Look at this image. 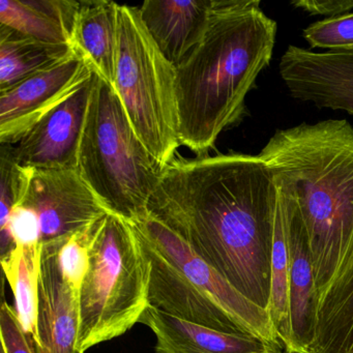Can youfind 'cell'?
Instances as JSON below:
<instances>
[{
    "label": "cell",
    "instance_id": "1",
    "mask_svg": "<svg viewBox=\"0 0 353 353\" xmlns=\"http://www.w3.org/2000/svg\"><path fill=\"white\" fill-rule=\"evenodd\" d=\"M276 200L274 174L258 154H208L165 167L148 214L268 310Z\"/></svg>",
    "mask_w": 353,
    "mask_h": 353
},
{
    "label": "cell",
    "instance_id": "2",
    "mask_svg": "<svg viewBox=\"0 0 353 353\" xmlns=\"http://www.w3.org/2000/svg\"><path fill=\"white\" fill-rule=\"evenodd\" d=\"M260 5L212 0L203 39L175 68L179 140L197 157L243 121L247 94L272 61L278 26Z\"/></svg>",
    "mask_w": 353,
    "mask_h": 353
},
{
    "label": "cell",
    "instance_id": "3",
    "mask_svg": "<svg viewBox=\"0 0 353 353\" xmlns=\"http://www.w3.org/2000/svg\"><path fill=\"white\" fill-rule=\"evenodd\" d=\"M258 156L299 206L317 305L353 234V127L328 119L278 130Z\"/></svg>",
    "mask_w": 353,
    "mask_h": 353
},
{
    "label": "cell",
    "instance_id": "4",
    "mask_svg": "<svg viewBox=\"0 0 353 353\" xmlns=\"http://www.w3.org/2000/svg\"><path fill=\"white\" fill-rule=\"evenodd\" d=\"M132 224L152 266L150 305L185 321L282 346L268 310L239 292L176 233L148 214Z\"/></svg>",
    "mask_w": 353,
    "mask_h": 353
},
{
    "label": "cell",
    "instance_id": "5",
    "mask_svg": "<svg viewBox=\"0 0 353 353\" xmlns=\"http://www.w3.org/2000/svg\"><path fill=\"white\" fill-rule=\"evenodd\" d=\"M152 266L133 224L105 214L90 228L88 266L79 290L77 350L129 332L150 307Z\"/></svg>",
    "mask_w": 353,
    "mask_h": 353
},
{
    "label": "cell",
    "instance_id": "6",
    "mask_svg": "<svg viewBox=\"0 0 353 353\" xmlns=\"http://www.w3.org/2000/svg\"><path fill=\"white\" fill-rule=\"evenodd\" d=\"M78 170L109 212L131 223L148 214L164 170L138 137L112 84L96 73Z\"/></svg>",
    "mask_w": 353,
    "mask_h": 353
},
{
    "label": "cell",
    "instance_id": "7",
    "mask_svg": "<svg viewBox=\"0 0 353 353\" xmlns=\"http://www.w3.org/2000/svg\"><path fill=\"white\" fill-rule=\"evenodd\" d=\"M119 26L113 88L138 137L165 168L181 146L175 67L148 34L138 8L119 5Z\"/></svg>",
    "mask_w": 353,
    "mask_h": 353
},
{
    "label": "cell",
    "instance_id": "8",
    "mask_svg": "<svg viewBox=\"0 0 353 353\" xmlns=\"http://www.w3.org/2000/svg\"><path fill=\"white\" fill-rule=\"evenodd\" d=\"M19 204L36 214L42 245L84 230L109 212L78 168H28Z\"/></svg>",
    "mask_w": 353,
    "mask_h": 353
},
{
    "label": "cell",
    "instance_id": "9",
    "mask_svg": "<svg viewBox=\"0 0 353 353\" xmlns=\"http://www.w3.org/2000/svg\"><path fill=\"white\" fill-rule=\"evenodd\" d=\"M92 73L85 59L73 50L57 65L0 92V143L17 144Z\"/></svg>",
    "mask_w": 353,
    "mask_h": 353
},
{
    "label": "cell",
    "instance_id": "10",
    "mask_svg": "<svg viewBox=\"0 0 353 353\" xmlns=\"http://www.w3.org/2000/svg\"><path fill=\"white\" fill-rule=\"evenodd\" d=\"M279 72L292 98L353 115V49L314 52L289 46Z\"/></svg>",
    "mask_w": 353,
    "mask_h": 353
},
{
    "label": "cell",
    "instance_id": "11",
    "mask_svg": "<svg viewBox=\"0 0 353 353\" xmlns=\"http://www.w3.org/2000/svg\"><path fill=\"white\" fill-rule=\"evenodd\" d=\"M94 72L67 100L43 117L14 146L20 166L78 168V154L94 86Z\"/></svg>",
    "mask_w": 353,
    "mask_h": 353
},
{
    "label": "cell",
    "instance_id": "12",
    "mask_svg": "<svg viewBox=\"0 0 353 353\" xmlns=\"http://www.w3.org/2000/svg\"><path fill=\"white\" fill-rule=\"evenodd\" d=\"M61 239L43 245L36 353H80L79 288L61 265Z\"/></svg>",
    "mask_w": 353,
    "mask_h": 353
},
{
    "label": "cell",
    "instance_id": "13",
    "mask_svg": "<svg viewBox=\"0 0 353 353\" xmlns=\"http://www.w3.org/2000/svg\"><path fill=\"white\" fill-rule=\"evenodd\" d=\"M276 181V179H274ZM288 216L289 321L290 345L287 352L309 353L314 336L316 287L313 260L305 224L294 197L276 181Z\"/></svg>",
    "mask_w": 353,
    "mask_h": 353
},
{
    "label": "cell",
    "instance_id": "14",
    "mask_svg": "<svg viewBox=\"0 0 353 353\" xmlns=\"http://www.w3.org/2000/svg\"><path fill=\"white\" fill-rule=\"evenodd\" d=\"M139 323L156 336L154 353H280V345L245 334H229L179 319L150 305Z\"/></svg>",
    "mask_w": 353,
    "mask_h": 353
},
{
    "label": "cell",
    "instance_id": "15",
    "mask_svg": "<svg viewBox=\"0 0 353 353\" xmlns=\"http://www.w3.org/2000/svg\"><path fill=\"white\" fill-rule=\"evenodd\" d=\"M212 5V0H148L138 11L162 54L176 68L203 39Z\"/></svg>",
    "mask_w": 353,
    "mask_h": 353
},
{
    "label": "cell",
    "instance_id": "16",
    "mask_svg": "<svg viewBox=\"0 0 353 353\" xmlns=\"http://www.w3.org/2000/svg\"><path fill=\"white\" fill-rule=\"evenodd\" d=\"M309 353H353V234L318 299Z\"/></svg>",
    "mask_w": 353,
    "mask_h": 353
},
{
    "label": "cell",
    "instance_id": "17",
    "mask_svg": "<svg viewBox=\"0 0 353 353\" xmlns=\"http://www.w3.org/2000/svg\"><path fill=\"white\" fill-rule=\"evenodd\" d=\"M119 7L113 1H79L71 34V46L92 71L109 83L114 82L119 51Z\"/></svg>",
    "mask_w": 353,
    "mask_h": 353
},
{
    "label": "cell",
    "instance_id": "18",
    "mask_svg": "<svg viewBox=\"0 0 353 353\" xmlns=\"http://www.w3.org/2000/svg\"><path fill=\"white\" fill-rule=\"evenodd\" d=\"M72 51L71 46L47 44L0 26V92L57 65Z\"/></svg>",
    "mask_w": 353,
    "mask_h": 353
},
{
    "label": "cell",
    "instance_id": "19",
    "mask_svg": "<svg viewBox=\"0 0 353 353\" xmlns=\"http://www.w3.org/2000/svg\"><path fill=\"white\" fill-rule=\"evenodd\" d=\"M42 249V243H17L11 253L0 259L3 274L13 290L18 320L32 345L38 341L39 284Z\"/></svg>",
    "mask_w": 353,
    "mask_h": 353
},
{
    "label": "cell",
    "instance_id": "20",
    "mask_svg": "<svg viewBox=\"0 0 353 353\" xmlns=\"http://www.w3.org/2000/svg\"><path fill=\"white\" fill-rule=\"evenodd\" d=\"M0 24L40 42L71 46L61 26L28 0H0Z\"/></svg>",
    "mask_w": 353,
    "mask_h": 353
},
{
    "label": "cell",
    "instance_id": "21",
    "mask_svg": "<svg viewBox=\"0 0 353 353\" xmlns=\"http://www.w3.org/2000/svg\"><path fill=\"white\" fill-rule=\"evenodd\" d=\"M28 185V168L20 166L14 146L1 144L0 150V229L5 228L16 205L20 203Z\"/></svg>",
    "mask_w": 353,
    "mask_h": 353
},
{
    "label": "cell",
    "instance_id": "22",
    "mask_svg": "<svg viewBox=\"0 0 353 353\" xmlns=\"http://www.w3.org/2000/svg\"><path fill=\"white\" fill-rule=\"evenodd\" d=\"M303 36L311 48L328 51L353 49V14L315 22L303 30Z\"/></svg>",
    "mask_w": 353,
    "mask_h": 353
},
{
    "label": "cell",
    "instance_id": "23",
    "mask_svg": "<svg viewBox=\"0 0 353 353\" xmlns=\"http://www.w3.org/2000/svg\"><path fill=\"white\" fill-rule=\"evenodd\" d=\"M1 347L6 353H36L32 341L22 330L15 310L3 301L0 309Z\"/></svg>",
    "mask_w": 353,
    "mask_h": 353
},
{
    "label": "cell",
    "instance_id": "24",
    "mask_svg": "<svg viewBox=\"0 0 353 353\" xmlns=\"http://www.w3.org/2000/svg\"><path fill=\"white\" fill-rule=\"evenodd\" d=\"M28 1L32 7L46 14L48 17L59 23L69 37L70 43H71V34L77 18L79 1H75V0H28Z\"/></svg>",
    "mask_w": 353,
    "mask_h": 353
},
{
    "label": "cell",
    "instance_id": "25",
    "mask_svg": "<svg viewBox=\"0 0 353 353\" xmlns=\"http://www.w3.org/2000/svg\"><path fill=\"white\" fill-rule=\"evenodd\" d=\"M291 5L307 12L310 15L336 17L353 9V0H299Z\"/></svg>",
    "mask_w": 353,
    "mask_h": 353
},
{
    "label": "cell",
    "instance_id": "26",
    "mask_svg": "<svg viewBox=\"0 0 353 353\" xmlns=\"http://www.w3.org/2000/svg\"><path fill=\"white\" fill-rule=\"evenodd\" d=\"M0 353H6L5 349L1 347V349H0Z\"/></svg>",
    "mask_w": 353,
    "mask_h": 353
},
{
    "label": "cell",
    "instance_id": "27",
    "mask_svg": "<svg viewBox=\"0 0 353 353\" xmlns=\"http://www.w3.org/2000/svg\"><path fill=\"white\" fill-rule=\"evenodd\" d=\"M280 353H291V352H287V351H282V352Z\"/></svg>",
    "mask_w": 353,
    "mask_h": 353
}]
</instances>
